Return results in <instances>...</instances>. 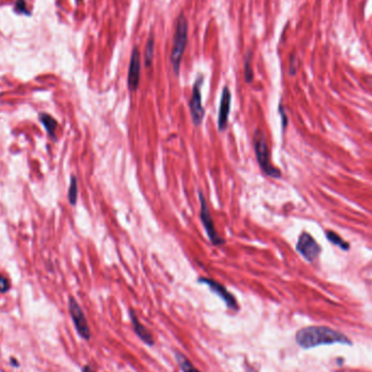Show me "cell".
I'll return each instance as SVG.
<instances>
[{"label": "cell", "instance_id": "1", "mask_svg": "<svg viewBox=\"0 0 372 372\" xmlns=\"http://www.w3.org/2000/svg\"><path fill=\"white\" fill-rule=\"evenodd\" d=\"M297 344L303 348H311L328 344H351L346 335L327 327H308L299 330L296 334Z\"/></svg>", "mask_w": 372, "mask_h": 372}, {"label": "cell", "instance_id": "2", "mask_svg": "<svg viewBox=\"0 0 372 372\" xmlns=\"http://www.w3.org/2000/svg\"><path fill=\"white\" fill-rule=\"evenodd\" d=\"M187 33H188L187 20H186V18L182 13L180 14V17L178 18V21H176L172 51H171V57H170L171 64H172L173 71L176 75H179V72H180L181 61H182L186 42H187Z\"/></svg>", "mask_w": 372, "mask_h": 372}, {"label": "cell", "instance_id": "3", "mask_svg": "<svg viewBox=\"0 0 372 372\" xmlns=\"http://www.w3.org/2000/svg\"><path fill=\"white\" fill-rule=\"evenodd\" d=\"M254 147L257 161L262 170V172L270 178L279 179L281 176L280 170L273 166L270 161V152L268 145H267L265 134L260 130H257L254 134Z\"/></svg>", "mask_w": 372, "mask_h": 372}, {"label": "cell", "instance_id": "4", "mask_svg": "<svg viewBox=\"0 0 372 372\" xmlns=\"http://www.w3.org/2000/svg\"><path fill=\"white\" fill-rule=\"evenodd\" d=\"M198 194H199V200H200V220H202L205 231H206L209 240H210V242L214 246L223 245L226 242H224L223 238L218 234L216 227H214V223L212 220L211 213L210 211H209V208L207 206L206 198H205L203 192H200V190L198 192Z\"/></svg>", "mask_w": 372, "mask_h": 372}, {"label": "cell", "instance_id": "5", "mask_svg": "<svg viewBox=\"0 0 372 372\" xmlns=\"http://www.w3.org/2000/svg\"><path fill=\"white\" fill-rule=\"evenodd\" d=\"M202 84H203V79L199 78L194 84L192 97H190V100H189L190 116H192V121L195 126L202 125L204 116H205V110L202 103V92H200Z\"/></svg>", "mask_w": 372, "mask_h": 372}, {"label": "cell", "instance_id": "6", "mask_svg": "<svg viewBox=\"0 0 372 372\" xmlns=\"http://www.w3.org/2000/svg\"><path fill=\"white\" fill-rule=\"evenodd\" d=\"M296 249L299 254L308 261L316 260L321 251L320 246L313 240L312 236L305 232L302 233L298 238Z\"/></svg>", "mask_w": 372, "mask_h": 372}, {"label": "cell", "instance_id": "7", "mask_svg": "<svg viewBox=\"0 0 372 372\" xmlns=\"http://www.w3.org/2000/svg\"><path fill=\"white\" fill-rule=\"evenodd\" d=\"M69 311H70L71 317H72V320L74 322L76 331L79 332V334L82 336L84 340L86 341L89 340L90 331L86 321V318H85L82 309H81L80 307V305L73 297H70L69 299Z\"/></svg>", "mask_w": 372, "mask_h": 372}, {"label": "cell", "instance_id": "8", "mask_svg": "<svg viewBox=\"0 0 372 372\" xmlns=\"http://www.w3.org/2000/svg\"><path fill=\"white\" fill-rule=\"evenodd\" d=\"M141 79V55L140 50L135 47L132 51L130 66H128V76H127V85L131 92H135L140 84Z\"/></svg>", "mask_w": 372, "mask_h": 372}, {"label": "cell", "instance_id": "9", "mask_svg": "<svg viewBox=\"0 0 372 372\" xmlns=\"http://www.w3.org/2000/svg\"><path fill=\"white\" fill-rule=\"evenodd\" d=\"M198 281L200 283L207 284L213 293H216L219 297H221L224 300V303L227 304V306L228 308L234 309V310L238 309V305H237L235 297L233 296L230 292H227V289L224 288L222 284L218 283L217 281L211 280V279H207V278H200Z\"/></svg>", "mask_w": 372, "mask_h": 372}, {"label": "cell", "instance_id": "10", "mask_svg": "<svg viewBox=\"0 0 372 372\" xmlns=\"http://www.w3.org/2000/svg\"><path fill=\"white\" fill-rule=\"evenodd\" d=\"M231 99H232V95H231L230 89H228L227 87H224L222 90L220 108H219V114H218V127L220 132L226 130V127L227 125L228 114H230V110H231Z\"/></svg>", "mask_w": 372, "mask_h": 372}, {"label": "cell", "instance_id": "11", "mask_svg": "<svg viewBox=\"0 0 372 372\" xmlns=\"http://www.w3.org/2000/svg\"><path fill=\"white\" fill-rule=\"evenodd\" d=\"M130 314H131L132 323H133V327H134V331H135L136 334L140 336L141 340L144 343H146L147 345H149V346L154 345V337H152V334L148 330H147L144 326H143L140 321H138L135 311L131 310Z\"/></svg>", "mask_w": 372, "mask_h": 372}, {"label": "cell", "instance_id": "12", "mask_svg": "<svg viewBox=\"0 0 372 372\" xmlns=\"http://www.w3.org/2000/svg\"><path fill=\"white\" fill-rule=\"evenodd\" d=\"M40 120L42 124H44V126L46 128L47 133H48V135L56 141V136H55L56 128H57V126H58V123H57V121L55 120L54 118L49 116V114H47V113H40Z\"/></svg>", "mask_w": 372, "mask_h": 372}, {"label": "cell", "instance_id": "13", "mask_svg": "<svg viewBox=\"0 0 372 372\" xmlns=\"http://www.w3.org/2000/svg\"><path fill=\"white\" fill-rule=\"evenodd\" d=\"M175 358L183 372H200L197 368H195V367L190 364V361L186 358L183 354H181L180 351H175Z\"/></svg>", "mask_w": 372, "mask_h": 372}, {"label": "cell", "instance_id": "14", "mask_svg": "<svg viewBox=\"0 0 372 372\" xmlns=\"http://www.w3.org/2000/svg\"><path fill=\"white\" fill-rule=\"evenodd\" d=\"M154 49H155V41L154 35H150L147 41L146 49H145V65L149 66L152 62V58H154Z\"/></svg>", "mask_w": 372, "mask_h": 372}, {"label": "cell", "instance_id": "15", "mask_svg": "<svg viewBox=\"0 0 372 372\" xmlns=\"http://www.w3.org/2000/svg\"><path fill=\"white\" fill-rule=\"evenodd\" d=\"M68 198H69L70 204L72 205V206H75L76 200H78V182H76L75 176H73V175L71 176Z\"/></svg>", "mask_w": 372, "mask_h": 372}, {"label": "cell", "instance_id": "16", "mask_svg": "<svg viewBox=\"0 0 372 372\" xmlns=\"http://www.w3.org/2000/svg\"><path fill=\"white\" fill-rule=\"evenodd\" d=\"M327 237H328V240L330 241L331 243H333V244H334V245L343 248V249H348V246H350V245H348V243L343 241V238L341 236H338L336 234V233L332 232V231H328L327 232Z\"/></svg>", "mask_w": 372, "mask_h": 372}, {"label": "cell", "instance_id": "17", "mask_svg": "<svg viewBox=\"0 0 372 372\" xmlns=\"http://www.w3.org/2000/svg\"><path fill=\"white\" fill-rule=\"evenodd\" d=\"M244 74H245V81H246V82L247 83H251V81L254 80V73H252V70H251L250 58H249V57H248V58H246V61H245Z\"/></svg>", "mask_w": 372, "mask_h": 372}, {"label": "cell", "instance_id": "18", "mask_svg": "<svg viewBox=\"0 0 372 372\" xmlns=\"http://www.w3.org/2000/svg\"><path fill=\"white\" fill-rule=\"evenodd\" d=\"M16 11H18L19 13H26V14H28V16H30V14H31L30 12L27 11L26 3H25L24 0H17V2H16Z\"/></svg>", "mask_w": 372, "mask_h": 372}, {"label": "cell", "instance_id": "19", "mask_svg": "<svg viewBox=\"0 0 372 372\" xmlns=\"http://www.w3.org/2000/svg\"><path fill=\"white\" fill-rule=\"evenodd\" d=\"M9 288H10V285H9L8 279L6 278V276L0 275V292L6 293L9 289Z\"/></svg>", "mask_w": 372, "mask_h": 372}, {"label": "cell", "instance_id": "20", "mask_svg": "<svg viewBox=\"0 0 372 372\" xmlns=\"http://www.w3.org/2000/svg\"><path fill=\"white\" fill-rule=\"evenodd\" d=\"M296 70H297V59L296 57H292L290 58V62H289V73L290 74H295L296 73Z\"/></svg>", "mask_w": 372, "mask_h": 372}, {"label": "cell", "instance_id": "21", "mask_svg": "<svg viewBox=\"0 0 372 372\" xmlns=\"http://www.w3.org/2000/svg\"><path fill=\"white\" fill-rule=\"evenodd\" d=\"M83 372H95L92 368H90V367H84V368H83Z\"/></svg>", "mask_w": 372, "mask_h": 372}, {"label": "cell", "instance_id": "22", "mask_svg": "<svg viewBox=\"0 0 372 372\" xmlns=\"http://www.w3.org/2000/svg\"><path fill=\"white\" fill-rule=\"evenodd\" d=\"M11 361L13 362V366H17V367L19 366V365H18V361H16L14 359H11Z\"/></svg>", "mask_w": 372, "mask_h": 372}]
</instances>
